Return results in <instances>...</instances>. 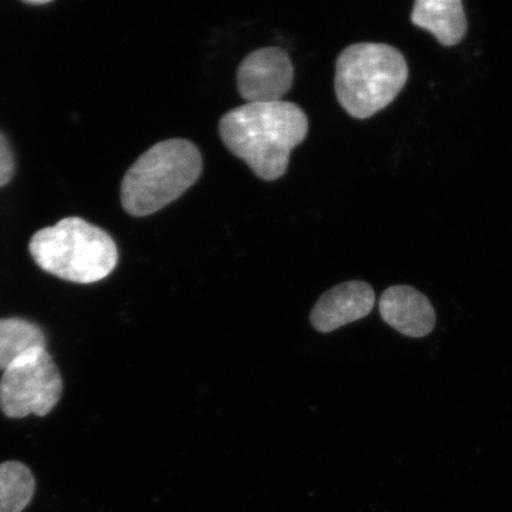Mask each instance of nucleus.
I'll return each mask as SVG.
<instances>
[{"instance_id": "nucleus-8", "label": "nucleus", "mask_w": 512, "mask_h": 512, "mask_svg": "<svg viewBox=\"0 0 512 512\" xmlns=\"http://www.w3.org/2000/svg\"><path fill=\"white\" fill-rule=\"evenodd\" d=\"M380 315L390 328L412 338L430 335L437 323L430 299L407 285L392 286L383 292Z\"/></svg>"}, {"instance_id": "nucleus-6", "label": "nucleus", "mask_w": 512, "mask_h": 512, "mask_svg": "<svg viewBox=\"0 0 512 512\" xmlns=\"http://www.w3.org/2000/svg\"><path fill=\"white\" fill-rule=\"evenodd\" d=\"M293 78V64L284 49L261 48L240 63L238 91L247 104H270L284 98L292 88Z\"/></svg>"}, {"instance_id": "nucleus-9", "label": "nucleus", "mask_w": 512, "mask_h": 512, "mask_svg": "<svg viewBox=\"0 0 512 512\" xmlns=\"http://www.w3.org/2000/svg\"><path fill=\"white\" fill-rule=\"evenodd\" d=\"M416 27L428 30L445 47L462 42L467 29L460 0H418L411 15Z\"/></svg>"}, {"instance_id": "nucleus-10", "label": "nucleus", "mask_w": 512, "mask_h": 512, "mask_svg": "<svg viewBox=\"0 0 512 512\" xmlns=\"http://www.w3.org/2000/svg\"><path fill=\"white\" fill-rule=\"evenodd\" d=\"M37 349H47V338L40 326L23 318L0 319V370Z\"/></svg>"}, {"instance_id": "nucleus-12", "label": "nucleus", "mask_w": 512, "mask_h": 512, "mask_svg": "<svg viewBox=\"0 0 512 512\" xmlns=\"http://www.w3.org/2000/svg\"><path fill=\"white\" fill-rule=\"evenodd\" d=\"M15 174V158L8 139L0 132V188L11 182Z\"/></svg>"}, {"instance_id": "nucleus-4", "label": "nucleus", "mask_w": 512, "mask_h": 512, "mask_svg": "<svg viewBox=\"0 0 512 512\" xmlns=\"http://www.w3.org/2000/svg\"><path fill=\"white\" fill-rule=\"evenodd\" d=\"M407 79L405 57L388 44H352L339 54L336 62L337 99L356 119L373 117L392 104Z\"/></svg>"}, {"instance_id": "nucleus-13", "label": "nucleus", "mask_w": 512, "mask_h": 512, "mask_svg": "<svg viewBox=\"0 0 512 512\" xmlns=\"http://www.w3.org/2000/svg\"><path fill=\"white\" fill-rule=\"evenodd\" d=\"M25 3L30 5H44L50 3V0H27Z\"/></svg>"}, {"instance_id": "nucleus-1", "label": "nucleus", "mask_w": 512, "mask_h": 512, "mask_svg": "<svg viewBox=\"0 0 512 512\" xmlns=\"http://www.w3.org/2000/svg\"><path fill=\"white\" fill-rule=\"evenodd\" d=\"M224 145L265 181L283 176L294 147L309 131L305 112L288 101L246 104L224 114L219 125Z\"/></svg>"}, {"instance_id": "nucleus-3", "label": "nucleus", "mask_w": 512, "mask_h": 512, "mask_svg": "<svg viewBox=\"0 0 512 512\" xmlns=\"http://www.w3.org/2000/svg\"><path fill=\"white\" fill-rule=\"evenodd\" d=\"M200 150L187 139L153 145L126 172L121 204L127 214L149 216L181 197L201 176Z\"/></svg>"}, {"instance_id": "nucleus-2", "label": "nucleus", "mask_w": 512, "mask_h": 512, "mask_svg": "<svg viewBox=\"0 0 512 512\" xmlns=\"http://www.w3.org/2000/svg\"><path fill=\"white\" fill-rule=\"evenodd\" d=\"M32 259L43 271L75 284H94L118 264V248L110 234L80 217H66L32 235Z\"/></svg>"}, {"instance_id": "nucleus-11", "label": "nucleus", "mask_w": 512, "mask_h": 512, "mask_svg": "<svg viewBox=\"0 0 512 512\" xmlns=\"http://www.w3.org/2000/svg\"><path fill=\"white\" fill-rule=\"evenodd\" d=\"M35 491V479L22 463L0 464V512H22Z\"/></svg>"}, {"instance_id": "nucleus-5", "label": "nucleus", "mask_w": 512, "mask_h": 512, "mask_svg": "<svg viewBox=\"0 0 512 512\" xmlns=\"http://www.w3.org/2000/svg\"><path fill=\"white\" fill-rule=\"evenodd\" d=\"M63 381L47 349L28 352L3 371L0 409L11 419L46 416L59 403Z\"/></svg>"}, {"instance_id": "nucleus-7", "label": "nucleus", "mask_w": 512, "mask_h": 512, "mask_svg": "<svg viewBox=\"0 0 512 512\" xmlns=\"http://www.w3.org/2000/svg\"><path fill=\"white\" fill-rule=\"evenodd\" d=\"M375 302V292L368 283L348 281L332 287L319 298L311 312V323L326 334L367 317Z\"/></svg>"}]
</instances>
